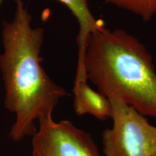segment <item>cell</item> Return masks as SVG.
I'll return each instance as SVG.
<instances>
[{
	"mask_svg": "<svg viewBox=\"0 0 156 156\" xmlns=\"http://www.w3.org/2000/svg\"><path fill=\"white\" fill-rule=\"evenodd\" d=\"M70 9L79 23V33L77 37L78 58L75 77L86 76L84 67V56L90 34L97 29L104 26L102 20H97L93 16L88 6L87 0H58Z\"/></svg>",
	"mask_w": 156,
	"mask_h": 156,
	"instance_id": "cell-5",
	"label": "cell"
},
{
	"mask_svg": "<svg viewBox=\"0 0 156 156\" xmlns=\"http://www.w3.org/2000/svg\"><path fill=\"white\" fill-rule=\"evenodd\" d=\"M38 122L33 135V156H101L92 136L70 121L55 122L48 115Z\"/></svg>",
	"mask_w": 156,
	"mask_h": 156,
	"instance_id": "cell-4",
	"label": "cell"
},
{
	"mask_svg": "<svg viewBox=\"0 0 156 156\" xmlns=\"http://www.w3.org/2000/svg\"><path fill=\"white\" fill-rule=\"evenodd\" d=\"M105 2L134 13L146 22L156 15V0H105Z\"/></svg>",
	"mask_w": 156,
	"mask_h": 156,
	"instance_id": "cell-7",
	"label": "cell"
},
{
	"mask_svg": "<svg viewBox=\"0 0 156 156\" xmlns=\"http://www.w3.org/2000/svg\"><path fill=\"white\" fill-rule=\"evenodd\" d=\"M84 67L98 91L156 118V71L145 46L123 29L103 26L87 43Z\"/></svg>",
	"mask_w": 156,
	"mask_h": 156,
	"instance_id": "cell-2",
	"label": "cell"
},
{
	"mask_svg": "<svg viewBox=\"0 0 156 156\" xmlns=\"http://www.w3.org/2000/svg\"><path fill=\"white\" fill-rule=\"evenodd\" d=\"M32 17L23 0H16L14 17L3 23L0 54L5 90V106L15 114L9 136L20 141L37 131L34 122L52 115L60 99L67 95L48 77L41 64L44 30L31 25Z\"/></svg>",
	"mask_w": 156,
	"mask_h": 156,
	"instance_id": "cell-1",
	"label": "cell"
},
{
	"mask_svg": "<svg viewBox=\"0 0 156 156\" xmlns=\"http://www.w3.org/2000/svg\"><path fill=\"white\" fill-rule=\"evenodd\" d=\"M1 2H2V0H0V3H1Z\"/></svg>",
	"mask_w": 156,
	"mask_h": 156,
	"instance_id": "cell-8",
	"label": "cell"
},
{
	"mask_svg": "<svg viewBox=\"0 0 156 156\" xmlns=\"http://www.w3.org/2000/svg\"><path fill=\"white\" fill-rule=\"evenodd\" d=\"M113 126L102 134L106 156H156V126L122 101L110 99Z\"/></svg>",
	"mask_w": 156,
	"mask_h": 156,
	"instance_id": "cell-3",
	"label": "cell"
},
{
	"mask_svg": "<svg viewBox=\"0 0 156 156\" xmlns=\"http://www.w3.org/2000/svg\"><path fill=\"white\" fill-rule=\"evenodd\" d=\"M73 93L74 110L78 116L90 114L101 121L112 117L113 106L110 99L93 90L87 80H75Z\"/></svg>",
	"mask_w": 156,
	"mask_h": 156,
	"instance_id": "cell-6",
	"label": "cell"
}]
</instances>
